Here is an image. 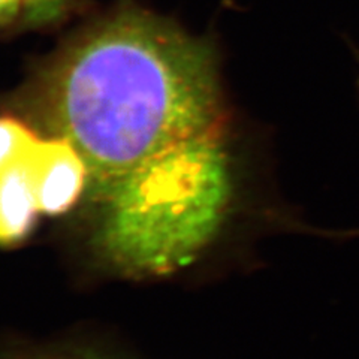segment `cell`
I'll return each mask as SVG.
<instances>
[{
  "instance_id": "6",
  "label": "cell",
  "mask_w": 359,
  "mask_h": 359,
  "mask_svg": "<svg viewBox=\"0 0 359 359\" xmlns=\"http://www.w3.org/2000/svg\"><path fill=\"white\" fill-rule=\"evenodd\" d=\"M84 359H97V358H84Z\"/></svg>"
},
{
  "instance_id": "5",
  "label": "cell",
  "mask_w": 359,
  "mask_h": 359,
  "mask_svg": "<svg viewBox=\"0 0 359 359\" xmlns=\"http://www.w3.org/2000/svg\"><path fill=\"white\" fill-rule=\"evenodd\" d=\"M17 0H0V13H4V11L9 6H13V4H15Z\"/></svg>"
},
{
  "instance_id": "3",
  "label": "cell",
  "mask_w": 359,
  "mask_h": 359,
  "mask_svg": "<svg viewBox=\"0 0 359 359\" xmlns=\"http://www.w3.org/2000/svg\"><path fill=\"white\" fill-rule=\"evenodd\" d=\"M35 144L0 171V244L25 238L39 212L33 172Z\"/></svg>"
},
{
  "instance_id": "1",
  "label": "cell",
  "mask_w": 359,
  "mask_h": 359,
  "mask_svg": "<svg viewBox=\"0 0 359 359\" xmlns=\"http://www.w3.org/2000/svg\"><path fill=\"white\" fill-rule=\"evenodd\" d=\"M50 107L102 202L135 178L226 141L211 51L138 14L109 21L67 55Z\"/></svg>"
},
{
  "instance_id": "2",
  "label": "cell",
  "mask_w": 359,
  "mask_h": 359,
  "mask_svg": "<svg viewBox=\"0 0 359 359\" xmlns=\"http://www.w3.org/2000/svg\"><path fill=\"white\" fill-rule=\"evenodd\" d=\"M33 172L39 211L59 215L74 205L87 186V168L66 140H38L33 147Z\"/></svg>"
},
{
  "instance_id": "4",
  "label": "cell",
  "mask_w": 359,
  "mask_h": 359,
  "mask_svg": "<svg viewBox=\"0 0 359 359\" xmlns=\"http://www.w3.org/2000/svg\"><path fill=\"white\" fill-rule=\"evenodd\" d=\"M38 137L14 118H0V171L25 154Z\"/></svg>"
}]
</instances>
